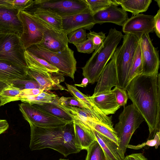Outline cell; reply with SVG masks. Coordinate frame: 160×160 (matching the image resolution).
<instances>
[{
  "label": "cell",
  "mask_w": 160,
  "mask_h": 160,
  "mask_svg": "<svg viewBox=\"0 0 160 160\" xmlns=\"http://www.w3.org/2000/svg\"><path fill=\"white\" fill-rule=\"evenodd\" d=\"M74 45L76 47L77 51L82 53L90 54L94 50L92 42L89 38L80 43L74 44Z\"/></svg>",
  "instance_id": "obj_39"
},
{
  "label": "cell",
  "mask_w": 160,
  "mask_h": 160,
  "mask_svg": "<svg viewBox=\"0 0 160 160\" xmlns=\"http://www.w3.org/2000/svg\"><path fill=\"white\" fill-rule=\"evenodd\" d=\"M8 85L6 83L0 81V92Z\"/></svg>",
  "instance_id": "obj_48"
},
{
  "label": "cell",
  "mask_w": 160,
  "mask_h": 160,
  "mask_svg": "<svg viewBox=\"0 0 160 160\" xmlns=\"http://www.w3.org/2000/svg\"><path fill=\"white\" fill-rule=\"evenodd\" d=\"M119 5L126 12H128L135 16L146 11L152 0H117Z\"/></svg>",
  "instance_id": "obj_25"
},
{
  "label": "cell",
  "mask_w": 160,
  "mask_h": 160,
  "mask_svg": "<svg viewBox=\"0 0 160 160\" xmlns=\"http://www.w3.org/2000/svg\"><path fill=\"white\" fill-rule=\"evenodd\" d=\"M11 0H0V6L12 8Z\"/></svg>",
  "instance_id": "obj_46"
},
{
  "label": "cell",
  "mask_w": 160,
  "mask_h": 160,
  "mask_svg": "<svg viewBox=\"0 0 160 160\" xmlns=\"http://www.w3.org/2000/svg\"><path fill=\"white\" fill-rule=\"evenodd\" d=\"M118 120L113 128L120 141L118 150L123 160L132 135L144 119L132 103L124 107L119 116Z\"/></svg>",
  "instance_id": "obj_5"
},
{
  "label": "cell",
  "mask_w": 160,
  "mask_h": 160,
  "mask_svg": "<svg viewBox=\"0 0 160 160\" xmlns=\"http://www.w3.org/2000/svg\"><path fill=\"white\" fill-rule=\"evenodd\" d=\"M92 14L113 5L119 6L117 0H86Z\"/></svg>",
  "instance_id": "obj_34"
},
{
  "label": "cell",
  "mask_w": 160,
  "mask_h": 160,
  "mask_svg": "<svg viewBox=\"0 0 160 160\" xmlns=\"http://www.w3.org/2000/svg\"><path fill=\"white\" fill-rule=\"evenodd\" d=\"M160 144V131L156 133L153 138L151 139L148 140L147 141L141 144L136 146L128 145L127 148L138 149L143 148L146 145L150 147L155 146V148H158Z\"/></svg>",
  "instance_id": "obj_38"
},
{
  "label": "cell",
  "mask_w": 160,
  "mask_h": 160,
  "mask_svg": "<svg viewBox=\"0 0 160 160\" xmlns=\"http://www.w3.org/2000/svg\"><path fill=\"white\" fill-rule=\"evenodd\" d=\"M24 55L28 68L51 73L60 72L59 70L56 68L27 50L25 51Z\"/></svg>",
  "instance_id": "obj_23"
},
{
  "label": "cell",
  "mask_w": 160,
  "mask_h": 160,
  "mask_svg": "<svg viewBox=\"0 0 160 160\" xmlns=\"http://www.w3.org/2000/svg\"><path fill=\"white\" fill-rule=\"evenodd\" d=\"M90 98L96 106L105 115L114 114L120 107L116 102L112 90Z\"/></svg>",
  "instance_id": "obj_20"
},
{
  "label": "cell",
  "mask_w": 160,
  "mask_h": 160,
  "mask_svg": "<svg viewBox=\"0 0 160 160\" xmlns=\"http://www.w3.org/2000/svg\"><path fill=\"white\" fill-rule=\"evenodd\" d=\"M19 11L14 8L0 6V34L12 33L20 37L22 27L18 17Z\"/></svg>",
  "instance_id": "obj_15"
},
{
  "label": "cell",
  "mask_w": 160,
  "mask_h": 160,
  "mask_svg": "<svg viewBox=\"0 0 160 160\" xmlns=\"http://www.w3.org/2000/svg\"><path fill=\"white\" fill-rule=\"evenodd\" d=\"M20 37L12 33L0 34V60L28 68Z\"/></svg>",
  "instance_id": "obj_8"
},
{
  "label": "cell",
  "mask_w": 160,
  "mask_h": 160,
  "mask_svg": "<svg viewBox=\"0 0 160 160\" xmlns=\"http://www.w3.org/2000/svg\"><path fill=\"white\" fill-rule=\"evenodd\" d=\"M154 22V31L158 38H160V9L157 11L153 17Z\"/></svg>",
  "instance_id": "obj_43"
},
{
  "label": "cell",
  "mask_w": 160,
  "mask_h": 160,
  "mask_svg": "<svg viewBox=\"0 0 160 160\" xmlns=\"http://www.w3.org/2000/svg\"><path fill=\"white\" fill-rule=\"evenodd\" d=\"M79 124L93 129L112 141L119 146L120 141L118 138L114 128H112L102 123L95 122L91 120H87L84 122L79 123Z\"/></svg>",
  "instance_id": "obj_27"
},
{
  "label": "cell",
  "mask_w": 160,
  "mask_h": 160,
  "mask_svg": "<svg viewBox=\"0 0 160 160\" xmlns=\"http://www.w3.org/2000/svg\"><path fill=\"white\" fill-rule=\"evenodd\" d=\"M21 90L14 87L8 85L0 92V98L3 106L8 102L20 100Z\"/></svg>",
  "instance_id": "obj_30"
},
{
  "label": "cell",
  "mask_w": 160,
  "mask_h": 160,
  "mask_svg": "<svg viewBox=\"0 0 160 160\" xmlns=\"http://www.w3.org/2000/svg\"><path fill=\"white\" fill-rule=\"evenodd\" d=\"M89 8L78 13L62 17V30L68 35L76 30L83 28L90 30L95 24Z\"/></svg>",
  "instance_id": "obj_14"
},
{
  "label": "cell",
  "mask_w": 160,
  "mask_h": 160,
  "mask_svg": "<svg viewBox=\"0 0 160 160\" xmlns=\"http://www.w3.org/2000/svg\"><path fill=\"white\" fill-rule=\"evenodd\" d=\"M112 91L115 94L118 105L120 107L125 106L128 99L126 90L116 86Z\"/></svg>",
  "instance_id": "obj_37"
},
{
  "label": "cell",
  "mask_w": 160,
  "mask_h": 160,
  "mask_svg": "<svg viewBox=\"0 0 160 160\" xmlns=\"http://www.w3.org/2000/svg\"><path fill=\"white\" fill-rule=\"evenodd\" d=\"M68 91L73 97L83 105L84 108L101 118L109 122H112V117L108 116L104 114L94 104L90 96H88L82 93L74 85L69 84L65 83Z\"/></svg>",
  "instance_id": "obj_21"
},
{
  "label": "cell",
  "mask_w": 160,
  "mask_h": 160,
  "mask_svg": "<svg viewBox=\"0 0 160 160\" xmlns=\"http://www.w3.org/2000/svg\"><path fill=\"white\" fill-rule=\"evenodd\" d=\"M18 106L24 119L29 124L41 127H52L63 126L71 122L55 117L33 104L22 102Z\"/></svg>",
  "instance_id": "obj_10"
},
{
  "label": "cell",
  "mask_w": 160,
  "mask_h": 160,
  "mask_svg": "<svg viewBox=\"0 0 160 160\" xmlns=\"http://www.w3.org/2000/svg\"><path fill=\"white\" fill-rule=\"evenodd\" d=\"M23 11L29 12L58 29L62 30V18L60 16L41 9H26Z\"/></svg>",
  "instance_id": "obj_26"
},
{
  "label": "cell",
  "mask_w": 160,
  "mask_h": 160,
  "mask_svg": "<svg viewBox=\"0 0 160 160\" xmlns=\"http://www.w3.org/2000/svg\"><path fill=\"white\" fill-rule=\"evenodd\" d=\"M58 160H69L68 159H61L60 158Z\"/></svg>",
  "instance_id": "obj_51"
},
{
  "label": "cell",
  "mask_w": 160,
  "mask_h": 160,
  "mask_svg": "<svg viewBox=\"0 0 160 160\" xmlns=\"http://www.w3.org/2000/svg\"><path fill=\"white\" fill-rule=\"evenodd\" d=\"M59 97L55 94L44 91L36 95L26 97L22 98V102L30 104L42 105L45 103H52Z\"/></svg>",
  "instance_id": "obj_29"
},
{
  "label": "cell",
  "mask_w": 160,
  "mask_h": 160,
  "mask_svg": "<svg viewBox=\"0 0 160 160\" xmlns=\"http://www.w3.org/2000/svg\"><path fill=\"white\" fill-rule=\"evenodd\" d=\"M122 44L117 48L114 57L117 73L118 87L126 90L128 83L131 67L139 39L135 35L125 34Z\"/></svg>",
  "instance_id": "obj_4"
},
{
  "label": "cell",
  "mask_w": 160,
  "mask_h": 160,
  "mask_svg": "<svg viewBox=\"0 0 160 160\" xmlns=\"http://www.w3.org/2000/svg\"><path fill=\"white\" fill-rule=\"evenodd\" d=\"M87 151L86 160H107L102 148L96 139L88 147Z\"/></svg>",
  "instance_id": "obj_32"
},
{
  "label": "cell",
  "mask_w": 160,
  "mask_h": 160,
  "mask_svg": "<svg viewBox=\"0 0 160 160\" xmlns=\"http://www.w3.org/2000/svg\"><path fill=\"white\" fill-rule=\"evenodd\" d=\"M2 106V102L0 98V107Z\"/></svg>",
  "instance_id": "obj_50"
},
{
  "label": "cell",
  "mask_w": 160,
  "mask_h": 160,
  "mask_svg": "<svg viewBox=\"0 0 160 160\" xmlns=\"http://www.w3.org/2000/svg\"><path fill=\"white\" fill-rule=\"evenodd\" d=\"M123 36L121 32L115 28H111L102 45L94 51L85 65L82 68V75L88 79L89 83L93 84L97 82Z\"/></svg>",
  "instance_id": "obj_3"
},
{
  "label": "cell",
  "mask_w": 160,
  "mask_h": 160,
  "mask_svg": "<svg viewBox=\"0 0 160 160\" xmlns=\"http://www.w3.org/2000/svg\"><path fill=\"white\" fill-rule=\"evenodd\" d=\"M27 74L34 79L45 91L52 90H65L60 84L64 81V75L61 73H49L37 71L27 68Z\"/></svg>",
  "instance_id": "obj_16"
},
{
  "label": "cell",
  "mask_w": 160,
  "mask_h": 160,
  "mask_svg": "<svg viewBox=\"0 0 160 160\" xmlns=\"http://www.w3.org/2000/svg\"><path fill=\"white\" fill-rule=\"evenodd\" d=\"M139 41L142 66V74H158L160 65L158 51L153 46L149 34H143Z\"/></svg>",
  "instance_id": "obj_11"
},
{
  "label": "cell",
  "mask_w": 160,
  "mask_h": 160,
  "mask_svg": "<svg viewBox=\"0 0 160 160\" xmlns=\"http://www.w3.org/2000/svg\"><path fill=\"white\" fill-rule=\"evenodd\" d=\"M68 35V43L73 44L80 43L87 39L86 30L83 28L76 30Z\"/></svg>",
  "instance_id": "obj_35"
},
{
  "label": "cell",
  "mask_w": 160,
  "mask_h": 160,
  "mask_svg": "<svg viewBox=\"0 0 160 160\" xmlns=\"http://www.w3.org/2000/svg\"><path fill=\"white\" fill-rule=\"evenodd\" d=\"M155 1L156 2L158 7H160V0H155Z\"/></svg>",
  "instance_id": "obj_49"
},
{
  "label": "cell",
  "mask_w": 160,
  "mask_h": 160,
  "mask_svg": "<svg viewBox=\"0 0 160 160\" xmlns=\"http://www.w3.org/2000/svg\"><path fill=\"white\" fill-rule=\"evenodd\" d=\"M8 85L14 87L21 90L34 88L44 89L34 79L29 76L25 79L14 80L10 82Z\"/></svg>",
  "instance_id": "obj_33"
},
{
  "label": "cell",
  "mask_w": 160,
  "mask_h": 160,
  "mask_svg": "<svg viewBox=\"0 0 160 160\" xmlns=\"http://www.w3.org/2000/svg\"><path fill=\"white\" fill-rule=\"evenodd\" d=\"M89 8L86 0H36L25 10L44 9L62 17L78 13Z\"/></svg>",
  "instance_id": "obj_7"
},
{
  "label": "cell",
  "mask_w": 160,
  "mask_h": 160,
  "mask_svg": "<svg viewBox=\"0 0 160 160\" xmlns=\"http://www.w3.org/2000/svg\"><path fill=\"white\" fill-rule=\"evenodd\" d=\"M75 137L82 150H87L96 140L91 128L79 125L73 121Z\"/></svg>",
  "instance_id": "obj_24"
},
{
  "label": "cell",
  "mask_w": 160,
  "mask_h": 160,
  "mask_svg": "<svg viewBox=\"0 0 160 160\" xmlns=\"http://www.w3.org/2000/svg\"><path fill=\"white\" fill-rule=\"evenodd\" d=\"M153 17L142 13L133 16L126 22L122 31L125 34H133L140 39L143 34L154 32Z\"/></svg>",
  "instance_id": "obj_13"
},
{
  "label": "cell",
  "mask_w": 160,
  "mask_h": 160,
  "mask_svg": "<svg viewBox=\"0 0 160 160\" xmlns=\"http://www.w3.org/2000/svg\"><path fill=\"white\" fill-rule=\"evenodd\" d=\"M142 62L139 42L130 69L128 83L135 77L142 74Z\"/></svg>",
  "instance_id": "obj_31"
},
{
  "label": "cell",
  "mask_w": 160,
  "mask_h": 160,
  "mask_svg": "<svg viewBox=\"0 0 160 160\" xmlns=\"http://www.w3.org/2000/svg\"><path fill=\"white\" fill-rule=\"evenodd\" d=\"M60 104L65 106L78 107L84 108L83 105L75 97H66L62 96L58 100Z\"/></svg>",
  "instance_id": "obj_40"
},
{
  "label": "cell",
  "mask_w": 160,
  "mask_h": 160,
  "mask_svg": "<svg viewBox=\"0 0 160 160\" xmlns=\"http://www.w3.org/2000/svg\"><path fill=\"white\" fill-rule=\"evenodd\" d=\"M96 140L102 148L107 160H123L118 146L113 141L91 128Z\"/></svg>",
  "instance_id": "obj_22"
},
{
  "label": "cell",
  "mask_w": 160,
  "mask_h": 160,
  "mask_svg": "<svg viewBox=\"0 0 160 160\" xmlns=\"http://www.w3.org/2000/svg\"><path fill=\"white\" fill-rule=\"evenodd\" d=\"M26 50L37 57L44 59L58 68L60 73L74 80V74L77 70V61L74 58L73 51L69 48L62 51L56 52L34 45Z\"/></svg>",
  "instance_id": "obj_6"
},
{
  "label": "cell",
  "mask_w": 160,
  "mask_h": 160,
  "mask_svg": "<svg viewBox=\"0 0 160 160\" xmlns=\"http://www.w3.org/2000/svg\"><path fill=\"white\" fill-rule=\"evenodd\" d=\"M92 96L110 91L114 86L118 87L115 59L112 56L99 77Z\"/></svg>",
  "instance_id": "obj_17"
},
{
  "label": "cell",
  "mask_w": 160,
  "mask_h": 160,
  "mask_svg": "<svg viewBox=\"0 0 160 160\" xmlns=\"http://www.w3.org/2000/svg\"><path fill=\"white\" fill-rule=\"evenodd\" d=\"M27 68L0 60V81L8 85L14 80L26 78Z\"/></svg>",
  "instance_id": "obj_19"
},
{
  "label": "cell",
  "mask_w": 160,
  "mask_h": 160,
  "mask_svg": "<svg viewBox=\"0 0 160 160\" xmlns=\"http://www.w3.org/2000/svg\"><path fill=\"white\" fill-rule=\"evenodd\" d=\"M33 104L41 109L55 117L69 122L73 121V118L70 114L59 107L53 102L42 105Z\"/></svg>",
  "instance_id": "obj_28"
},
{
  "label": "cell",
  "mask_w": 160,
  "mask_h": 160,
  "mask_svg": "<svg viewBox=\"0 0 160 160\" xmlns=\"http://www.w3.org/2000/svg\"><path fill=\"white\" fill-rule=\"evenodd\" d=\"M89 83V81L88 79L86 78H83L82 80V82L80 84H75V86L82 88L86 87Z\"/></svg>",
  "instance_id": "obj_47"
},
{
  "label": "cell",
  "mask_w": 160,
  "mask_h": 160,
  "mask_svg": "<svg viewBox=\"0 0 160 160\" xmlns=\"http://www.w3.org/2000/svg\"><path fill=\"white\" fill-rule=\"evenodd\" d=\"M29 125L31 130L29 148L31 150L50 148L66 157L82 150L75 137L72 122L63 126L52 127Z\"/></svg>",
  "instance_id": "obj_2"
},
{
  "label": "cell",
  "mask_w": 160,
  "mask_h": 160,
  "mask_svg": "<svg viewBox=\"0 0 160 160\" xmlns=\"http://www.w3.org/2000/svg\"><path fill=\"white\" fill-rule=\"evenodd\" d=\"M106 37L105 34L102 32H96L90 31L89 32L87 33V38L92 40L95 51L101 46Z\"/></svg>",
  "instance_id": "obj_36"
},
{
  "label": "cell",
  "mask_w": 160,
  "mask_h": 160,
  "mask_svg": "<svg viewBox=\"0 0 160 160\" xmlns=\"http://www.w3.org/2000/svg\"><path fill=\"white\" fill-rule=\"evenodd\" d=\"M92 16L95 24L110 22L122 27L129 18L126 12L113 5L93 13Z\"/></svg>",
  "instance_id": "obj_18"
},
{
  "label": "cell",
  "mask_w": 160,
  "mask_h": 160,
  "mask_svg": "<svg viewBox=\"0 0 160 160\" xmlns=\"http://www.w3.org/2000/svg\"><path fill=\"white\" fill-rule=\"evenodd\" d=\"M123 160H148L142 153L131 154L125 157Z\"/></svg>",
  "instance_id": "obj_44"
},
{
  "label": "cell",
  "mask_w": 160,
  "mask_h": 160,
  "mask_svg": "<svg viewBox=\"0 0 160 160\" xmlns=\"http://www.w3.org/2000/svg\"><path fill=\"white\" fill-rule=\"evenodd\" d=\"M45 91L44 89L38 88L25 89L21 90L20 94V100L24 97L32 95H38Z\"/></svg>",
  "instance_id": "obj_42"
},
{
  "label": "cell",
  "mask_w": 160,
  "mask_h": 160,
  "mask_svg": "<svg viewBox=\"0 0 160 160\" xmlns=\"http://www.w3.org/2000/svg\"><path fill=\"white\" fill-rule=\"evenodd\" d=\"M44 27L42 39L38 46L54 52L62 51L69 48L68 35L42 20L35 16Z\"/></svg>",
  "instance_id": "obj_12"
},
{
  "label": "cell",
  "mask_w": 160,
  "mask_h": 160,
  "mask_svg": "<svg viewBox=\"0 0 160 160\" xmlns=\"http://www.w3.org/2000/svg\"><path fill=\"white\" fill-rule=\"evenodd\" d=\"M8 127L9 124L6 120L0 119V135L5 132Z\"/></svg>",
  "instance_id": "obj_45"
},
{
  "label": "cell",
  "mask_w": 160,
  "mask_h": 160,
  "mask_svg": "<svg viewBox=\"0 0 160 160\" xmlns=\"http://www.w3.org/2000/svg\"><path fill=\"white\" fill-rule=\"evenodd\" d=\"M126 90L135 109L143 117L149 128L148 140L160 131V74H141L132 79Z\"/></svg>",
  "instance_id": "obj_1"
},
{
  "label": "cell",
  "mask_w": 160,
  "mask_h": 160,
  "mask_svg": "<svg viewBox=\"0 0 160 160\" xmlns=\"http://www.w3.org/2000/svg\"><path fill=\"white\" fill-rule=\"evenodd\" d=\"M18 17L22 27L20 38L26 50L30 46L39 44L42 41L44 27L32 14L24 11H19Z\"/></svg>",
  "instance_id": "obj_9"
},
{
  "label": "cell",
  "mask_w": 160,
  "mask_h": 160,
  "mask_svg": "<svg viewBox=\"0 0 160 160\" xmlns=\"http://www.w3.org/2000/svg\"><path fill=\"white\" fill-rule=\"evenodd\" d=\"M32 0H11L12 8L19 11H23L33 2Z\"/></svg>",
  "instance_id": "obj_41"
}]
</instances>
